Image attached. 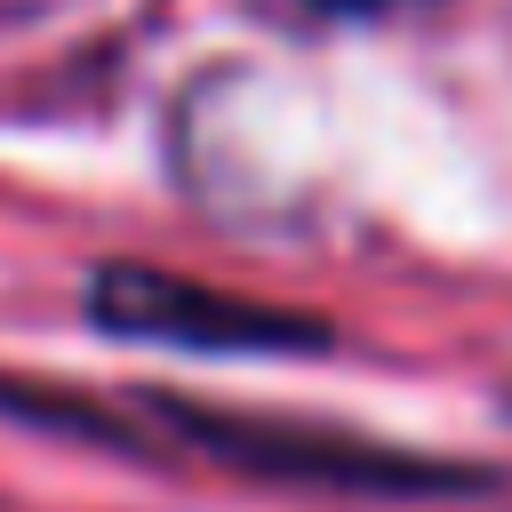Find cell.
I'll list each match as a JSON object with an SVG mask.
<instances>
[{
	"label": "cell",
	"instance_id": "cell-1",
	"mask_svg": "<svg viewBox=\"0 0 512 512\" xmlns=\"http://www.w3.org/2000/svg\"><path fill=\"white\" fill-rule=\"evenodd\" d=\"M88 312L112 336H160V344H192V352H312V344H328V320L216 296V288H192L152 264H104L88 280Z\"/></svg>",
	"mask_w": 512,
	"mask_h": 512
},
{
	"label": "cell",
	"instance_id": "cell-2",
	"mask_svg": "<svg viewBox=\"0 0 512 512\" xmlns=\"http://www.w3.org/2000/svg\"><path fill=\"white\" fill-rule=\"evenodd\" d=\"M304 8H328V16H368V8H392V0H304Z\"/></svg>",
	"mask_w": 512,
	"mask_h": 512
}]
</instances>
